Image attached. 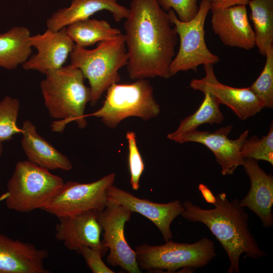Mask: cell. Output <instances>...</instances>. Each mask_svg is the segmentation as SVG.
Segmentation results:
<instances>
[{"mask_svg": "<svg viewBox=\"0 0 273 273\" xmlns=\"http://www.w3.org/2000/svg\"><path fill=\"white\" fill-rule=\"evenodd\" d=\"M48 256L46 249L0 233V273H49L44 265Z\"/></svg>", "mask_w": 273, "mask_h": 273, "instance_id": "17", "label": "cell"}, {"mask_svg": "<svg viewBox=\"0 0 273 273\" xmlns=\"http://www.w3.org/2000/svg\"><path fill=\"white\" fill-rule=\"evenodd\" d=\"M213 209H205L191 201H184L181 215L187 220L206 225L219 242L230 259L228 273H240L239 260L242 254L251 259L266 256L251 234L248 225L249 215L240 201H229L222 192L215 196Z\"/></svg>", "mask_w": 273, "mask_h": 273, "instance_id": "2", "label": "cell"}, {"mask_svg": "<svg viewBox=\"0 0 273 273\" xmlns=\"http://www.w3.org/2000/svg\"><path fill=\"white\" fill-rule=\"evenodd\" d=\"M246 6L211 8V26L225 46L248 50L255 46V33L248 19Z\"/></svg>", "mask_w": 273, "mask_h": 273, "instance_id": "16", "label": "cell"}, {"mask_svg": "<svg viewBox=\"0 0 273 273\" xmlns=\"http://www.w3.org/2000/svg\"><path fill=\"white\" fill-rule=\"evenodd\" d=\"M240 154L243 158L261 160L273 165V124L271 121L269 130L261 139L256 136L246 139L241 149Z\"/></svg>", "mask_w": 273, "mask_h": 273, "instance_id": "26", "label": "cell"}, {"mask_svg": "<svg viewBox=\"0 0 273 273\" xmlns=\"http://www.w3.org/2000/svg\"><path fill=\"white\" fill-rule=\"evenodd\" d=\"M3 152V145L2 143L0 142V156H1Z\"/></svg>", "mask_w": 273, "mask_h": 273, "instance_id": "33", "label": "cell"}, {"mask_svg": "<svg viewBox=\"0 0 273 273\" xmlns=\"http://www.w3.org/2000/svg\"><path fill=\"white\" fill-rule=\"evenodd\" d=\"M159 5L165 11L173 10L178 19L183 22L192 19L197 14L199 5V0H157Z\"/></svg>", "mask_w": 273, "mask_h": 273, "instance_id": "29", "label": "cell"}, {"mask_svg": "<svg viewBox=\"0 0 273 273\" xmlns=\"http://www.w3.org/2000/svg\"><path fill=\"white\" fill-rule=\"evenodd\" d=\"M63 179L28 161H20L7 183L5 202L10 210L29 212L42 209L62 187Z\"/></svg>", "mask_w": 273, "mask_h": 273, "instance_id": "5", "label": "cell"}, {"mask_svg": "<svg viewBox=\"0 0 273 273\" xmlns=\"http://www.w3.org/2000/svg\"><path fill=\"white\" fill-rule=\"evenodd\" d=\"M107 196L108 201L121 205L132 213L138 212L151 220L161 233L165 242L172 238L171 223L184 210L179 200L167 203H155L136 197L113 185L107 189Z\"/></svg>", "mask_w": 273, "mask_h": 273, "instance_id": "14", "label": "cell"}, {"mask_svg": "<svg viewBox=\"0 0 273 273\" xmlns=\"http://www.w3.org/2000/svg\"><path fill=\"white\" fill-rule=\"evenodd\" d=\"M101 211L90 210L76 214L58 217L55 237L65 247L80 254L82 247L87 246L101 252L103 257L109 250L101 235L103 231L99 221Z\"/></svg>", "mask_w": 273, "mask_h": 273, "instance_id": "11", "label": "cell"}, {"mask_svg": "<svg viewBox=\"0 0 273 273\" xmlns=\"http://www.w3.org/2000/svg\"><path fill=\"white\" fill-rule=\"evenodd\" d=\"M126 138L128 149L130 184L133 190L138 191L140 188V180L145 169V164L138 147L135 133L128 131L126 132Z\"/></svg>", "mask_w": 273, "mask_h": 273, "instance_id": "28", "label": "cell"}, {"mask_svg": "<svg viewBox=\"0 0 273 273\" xmlns=\"http://www.w3.org/2000/svg\"><path fill=\"white\" fill-rule=\"evenodd\" d=\"M31 35L26 26H14L0 34V67L11 70L23 65L31 56Z\"/></svg>", "mask_w": 273, "mask_h": 273, "instance_id": "21", "label": "cell"}, {"mask_svg": "<svg viewBox=\"0 0 273 273\" xmlns=\"http://www.w3.org/2000/svg\"><path fill=\"white\" fill-rule=\"evenodd\" d=\"M233 126L229 125L212 132L195 129L183 135L176 143L202 144L214 155L216 162L221 167V174L231 175L238 166L243 164L244 159L241 156V149L249 135V130H246L237 139L231 140L229 134Z\"/></svg>", "mask_w": 273, "mask_h": 273, "instance_id": "13", "label": "cell"}, {"mask_svg": "<svg viewBox=\"0 0 273 273\" xmlns=\"http://www.w3.org/2000/svg\"><path fill=\"white\" fill-rule=\"evenodd\" d=\"M32 47L37 53L22 65L26 70H36L46 74L62 66L75 45L67 31V27L58 31L47 29L42 34L31 35Z\"/></svg>", "mask_w": 273, "mask_h": 273, "instance_id": "15", "label": "cell"}, {"mask_svg": "<svg viewBox=\"0 0 273 273\" xmlns=\"http://www.w3.org/2000/svg\"><path fill=\"white\" fill-rule=\"evenodd\" d=\"M103 10L110 12L117 22L129 14V9L117 0H72L69 7L58 10L47 20V28L58 31Z\"/></svg>", "mask_w": 273, "mask_h": 273, "instance_id": "19", "label": "cell"}, {"mask_svg": "<svg viewBox=\"0 0 273 273\" xmlns=\"http://www.w3.org/2000/svg\"><path fill=\"white\" fill-rule=\"evenodd\" d=\"M204 99L199 108L192 115L181 120L177 128L167 134V138L177 142L183 135L204 124H219L224 120L219 99L208 91L202 92Z\"/></svg>", "mask_w": 273, "mask_h": 273, "instance_id": "22", "label": "cell"}, {"mask_svg": "<svg viewBox=\"0 0 273 273\" xmlns=\"http://www.w3.org/2000/svg\"><path fill=\"white\" fill-rule=\"evenodd\" d=\"M198 189L206 202L213 205L215 203V196L213 195L207 186L203 184H200L198 186Z\"/></svg>", "mask_w": 273, "mask_h": 273, "instance_id": "32", "label": "cell"}, {"mask_svg": "<svg viewBox=\"0 0 273 273\" xmlns=\"http://www.w3.org/2000/svg\"><path fill=\"white\" fill-rule=\"evenodd\" d=\"M67 31L75 44L84 48L112 39L122 33L105 20L89 18L68 26Z\"/></svg>", "mask_w": 273, "mask_h": 273, "instance_id": "23", "label": "cell"}, {"mask_svg": "<svg viewBox=\"0 0 273 273\" xmlns=\"http://www.w3.org/2000/svg\"><path fill=\"white\" fill-rule=\"evenodd\" d=\"M134 251L141 269L166 270V272H174L180 268L204 267L216 256L214 244L207 238L191 244L171 240L162 245L144 243L136 246Z\"/></svg>", "mask_w": 273, "mask_h": 273, "instance_id": "7", "label": "cell"}, {"mask_svg": "<svg viewBox=\"0 0 273 273\" xmlns=\"http://www.w3.org/2000/svg\"><path fill=\"white\" fill-rule=\"evenodd\" d=\"M211 9L207 0H202L196 15L187 22L179 20L173 10L168 11L170 21L179 39L178 52L170 66V77L180 71L192 70L196 72L201 65H214L219 62V58L208 49L205 40L204 26Z\"/></svg>", "mask_w": 273, "mask_h": 273, "instance_id": "8", "label": "cell"}, {"mask_svg": "<svg viewBox=\"0 0 273 273\" xmlns=\"http://www.w3.org/2000/svg\"><path fill=\"white\" fill-rule=\"evenodd\" d=\"M45 75L40 87L50 116L57 120L53 122L52 130L62 132L73 121L79 128H85L84 111L90 101L91 91L84 84L81 71L70 64L49 71Z\"/></svg>", "mask_w": 273, "mask_h": 273, "instance_id": "3", "label": "cell"}, {"mask_svg": "<svg viewBox=\"0 0 273 273\" xmlns=\"http://www.w3.org/2000/svg\"><path fill=\"white\" fill-rule=\"evenodd\" d=\"M71 65L79 69L88 80L90 104L95 106L105 91L121 79L119 70L128 60L124 34L98 42L96 48L87 49L75 44L70 54Z\"/></svg>", "mask_w": 273, "mask_h": 273, "instance_id": "4", "label": "cell"}, {"mask_svg": "<svg viewBox=\"0 0 273 273\" xmlns=\"http://www.w3.org/2000/svg\"><path fill=\"white\" fill-rule=\"evenodd\" d=\"M211 4V8H226L239 5H248L250 0H207Z\"/></svg>", "mask_w": 273, "mask_h": 273, "instance_id": "31", "label": "cell"}, {"mask_svg": "<svg viewBox=\"0 0 273 273\" xmlns=\"http://www.w3.org/2000/svg\"><path fill=\"white\" fill-rule=\"evenodd\" d=\"M153 90V87L146 79L135 80L130 83H114L107 90L102 106L86 117L101 118L105 125L111 129L130 117L149 120L160 113Z\"/></svg>", "mask_w": 273, "mask_h": 273, "instance_id": "6", "label": "cell"}, {"mask_svg": "<svg viewBox=\"0 0 273 273\" xmlns=\"http://www.w3.org/2000/svg\"><path fill=\"white\" fill-rule=\"evenodd\" d=\"M131 213L127 208L108 201L105 208L99 213V221L104 231L102 240L110 251L107 262L129 273H140L135 251L124 235L125 224L129 221Z\"/></svg>", "mask_w": 273, "mask_h": 273, "instance_id": "10", "label": "cell"}, {"mask_svg": "<svg viewBox=\"0 0 273 273\" xmlns=\"http://www.w3.org/2000/svg\"><path fill=\"white\" fill-rule=\"evenodd\" d=\"M250 182L247 195L240 201L260 219L265 228L273 225L271 212L273 204V177L267 174L258 165V160L245 158L242 164Z\"/></svg>", "mask_w": 273, "mask_h": 273, "instance_id": "18", "label": "cell"}, {"mask_svg": "<svg viewBox=\"0 0 273 273\" xmlns=\"http://www.w3.org/2000/svg\"><path fill=\"white\" fill-rule=\"evenodd\" d=\"M20 107L19 101L8 96L0 101V142L9 141L14 135L21 133L22 129L17 124Z\"/></svg>", "mask_w": 273, "mask_h": 273, "instance_id": "25", "label": "cell"}, {"mask_svg": "<svg viewBox=\"0 0 273 273\" xmlns=\"http://www.w3.org/2000/svg\"><path fill=\"white\" fill-rule=\"evenodd\" d=\"M263 69L256 81L249 87L264 103L265 107L273 108V46L266 51Z\"/></svg>", "mask_w": 273, "mask_h": 273, "instance_id": "27", "label": "cell"}, {"mask_svg": "<svg viewBox=\"0 0 273 273\" xmlns=\"http://www.w3.org/2000/svg\"><path fill=\"white\" fill-rule=\"evenodd\" d=\"M124 28L129 77L169 78L178 35L157 0H131Z\"/></svg>", "mask_w": 273, "mask_h": 273, "instance_id": "1", "label": "cell"}, {"mask_svg": "<svg viewBox=\"0 0 273 273\" xmlns=\"http://www.w3.org/2000/svg\"><path fill=\"white\" fill-rule=\"evenodd\" d=\"M115 179L113 172L89 183L66 181L50 203L41 210L58 218L90 210L101 211L108 201L107 190L113 185Z\"/></svg>", "mask_w": 273, "mask_h": 273, "instance_id": "9", "label": "cell"}, {"mask_svg": "<svg viewBox=\"0 0 273 273\" xmlns=\"http://www.w3.org/2000/svg\"><path fill=\"white\" fill-rule=\"evenodd\" d=\"M204 67L205 76L190 82V87L193 89L211 93L221 104L227 106L242 120L254 116L265 107L263 102L249 87L236 88L223 84L216 77L213 64Z\"/></svg>", "mask_w": 273, "mask_h": 273, "instance_id": "12", "label": "cell"}, {"mask_svg": "<svg viewBox=\"0 0 273 273\" xmlns=\"http://www.w3.org/2000/svg\"><path fill=\"white\" fill-rule=\"evenodd\" d=\"M250 19L254 26L255 46L263 56L273 46V0H250Z\"/></svg>", "mask_w": 273, "mask_h": 273, "instance_id": "24", "label": "cell"}, {"mask_svg": "<svg viewBox=\"0 0 273 273\" xmlns=\"http://www.w3.org/2000/svg\"><path fill=\"white\" fill-rule=\"evenodd\" d=\"M80 254L85 260L87 267L93 273H114L103 261L101 252L89 247H82Z\"/></svg>", "mask_w": 273, "mask_h": 273, "instance_id": "30", "label": "cell"}, {"mask_svg": "<svg viewBox=\"0 0 273 273\" xmlns=\"http://www.w3.org/2000/svg\"><path fill=\"white\" fill-rule=\"evenodd\" d=\"M21 129V146L29 162L49 170L72 169L68 158L42 138L31 121H24Z\"/></svg>", "mask_w": 273, "mask_h": 273, "instance_id": "20", "label": "cell"}]
</instances>
